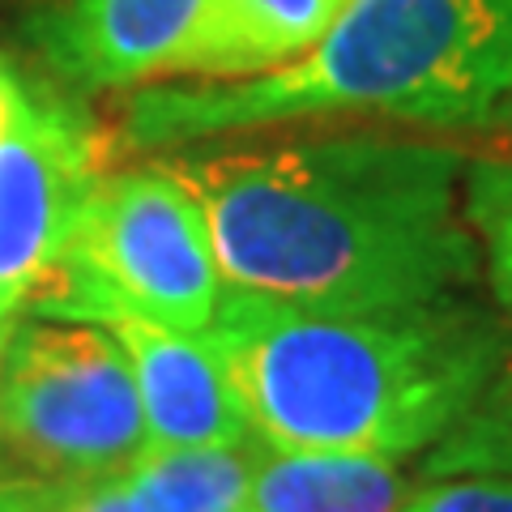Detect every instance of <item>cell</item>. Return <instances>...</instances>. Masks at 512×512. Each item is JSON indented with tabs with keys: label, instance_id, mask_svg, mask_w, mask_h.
Wrapping results in <instances>:
<instances>
[{
	"label": "cell",
	"instance_id": "1",
	"mask_svg": "<svg viewBox=\"0 0 512 512\" xmlns=\"http://www.w3.org/2000/svg\"><path fill=\"white\" fill-rule=\"evenodd\" d=\"M201 205L222 282L299 308L470 295L466 158L414 137H295L163 163Z\"/></svg>",
	"mask_w": 512,
	"mask_h": 512
},
{
	"label": "cell",
	"instance_id": "2",
	"mask_svg": "<svg viewBox=\"0 0 512 512\" xmlns=\"http://www.w3.org/2000/svg\"><path fill=\"white\" fill-rule=\"evenodd\" d=\"M252 431L278 453L406 461L483 402L512 325L474 295L406 308H299L222 286L210 329Z\"/></svg>",
	"mask_w": 512,
	"mask_h": 512
},
{
	"label": "cell",
	"instance_id": "3",
	"mask_svg": "<svg viewBox=\"0 0 512 512\" xmlns=\"http://www.w3.org/2000/svg\"><path fill=\"white\" fill-rule=\"evenodd\" d=\"M508 107L512 0H350L329 35L286 69L137 90L120 133L150 150L350 111L478 128Z\"/></svg>",
	"mask_w": 512,
	"mask_h": 512
},
{
	"label": "cell",
	"instance_id": "4",
	"mask_svg": "<svg viewBox=\"0 0 512 512\" xmlns=\"http://www.w3.org/2000/svg\"><path fill=\"white\" fill-rule=\"evenodd\" d=\"M222 269L201 205L163 163L103 171L73 239L26 308L77 325L137 316L205 333L222 299Z\"/></svg>",
	"mask_w": 512,
	"mask_h": 512
},
{
	"label": "cell",
	"instance_id": "5",
	"mask_svg": "<svg viewBox=\"0 0 512 512\" xmlns=\"http://www.w3.org/2000/svg\"><path fill=\"white\" fill-rule=\"evenodd\" d=\"M150 448L133 363L103 325H13L0 359V461L30 483L120 478ZM26 483V478H18Z\"/></svg>",
	"mask_w": 512,
	"mask_h": 512
},
{
	"label": "cell",
	"instance_id": "6",
	"mask_svg": "<svg viewBox=\"0 0 512 512\" xmlns=\"http://www.w3.org/2000/svg\"><path fill=\"white\" fill-rule=\"evenodd\" d=\"M99 180L90 128L26 90L0 133V320L18 316L56 269Z\"/></svg>",
	"mask_w": 512,
	"mask_h": 512
},
{
	"label": "cell",
	"instance_id": "7",
	"mask_svg": "<svg viewBox=\"0 0 512 512\" xmlns=\"http://www.w3.org/2000/svg\"><path fill=\"white\" fill-rule=\"evenodd\" d=\"M201 0H43L30 22L47 64L82 90L167 77Z\"/></svg>",
	"mask_w": 512,
	"mask_h": 512
},
{
	"label": "cell",
	"instance_id": "8",
	"mask_svg": "<svg viewBox=\"0 0 512 512\" xmlns=\"http://www.w3.org/2000/svg\"><path fill=\"white\" fill-rule=\"evenodd\" d=\"M116 342L133 363L150 448H218L256 436L227 372L201 333L116 316Z\"/></svg>",
	"mask_w": 512,
	"mask_h": 512
},
{
	"label": "cell",
	"instance_id": "9",
	"mask_svg": "<svg viewBox=\"0 0 512 512\" xmlns=\"http://www.w3.org/2000/svg\"><path fill=\"white\" fill-rule=\"evenodd\" d=\"M350 0H201L167 77L244 82L295 64L329 35Z\"/></svg>",
	"mask_w": 512,
	"mask_h": 512
},
{
	"label": "cell",
	"instance_id": "10",
	"mask_svg": "<svg viewBox=\"0 0 512 512\" xmlns=\"http://www.w3.org/2000/svg\"><path fill=\"white\" fill-rule=\"evenodd\" d=\"M410 483L397 461L346 453H278L265 448L248 512H402Z\"/></svg>",
	"mask_w": 512,
	"mask_h": 512
},
{
	"label": "cell",
	"instance_id": "11",
	"mask_svg": "<svg viewBox=\"0 0 512 512\" xmlns=\"http://www.w3.org/2000/svg\"><path fill=\"white\" fill-rule=\"evenodd\" d=\"M265 440L218 448H146L120 474L128 512H244Z\"/></svg>",
	"mask_w": 512,
	"mask_h": 512
},
{
	"label": "cell",
	"instance_id": "12",
	"mask_svg": "<svg viewBox=\"0 0 512 512\" xmlns=\"http://www.w3.org/2000/svg\"><path fill=\"white\" fill-rule=\"evenodd\" d=\"M512 474V355L466 419L431 448L423 478Z\"/></svg>",
	"mask_w": 512,
	"mask_h": 512
},
{
	"label": "cell",
	"instance_id": "13",
	"mask_svg": "<svg viewBox=\"0 0 512 512\" xmlns=\"http://www.w3.org/2000/svg\"><path fill=\"white\" fill-rule=\"evenodd\" d=\"M466 218L483 256L491 303L512 325V158H478L466 167Z\"/></svg>",
	"mask_w": 512,
	"mask_h": 512
},
{
	"label": "cell",
	"instance_id": "14",
	"mask_svg": "<svg viewBox=\"0 0 512 512\" xmlns=\"http://www.w3.org/2000/svg\"><path fill=\"white\" fill-rule=\"evenodd\" d=\"M0 512H128L120 478L77 483H0Z\"/></svg>",
	"mask_w": 512,
	"mask_h": 512
},
{
	"label": "cell",
	"instance_id": "15",
	"mask_svg": "<svg viewBox=\"0 0 512 512\" xmlns=\"http://www.w3.org/2000/svg\"><path fill=\"white\" fill-rule=\"evenodd\" d=\"M402 512H512V474L423 478Z\"/></svg>",
	"mask_w": 512,
	"mask_h": 512
},
{
	"label": "cell",
	"instance_id": "16",
	"mask_svg": "<svg viewBox=\"0 0 512 512\" xmlns=\"http://www.w3.org/2000/svg\"><path fill=\"white\" fill-rule=\"evenodd\" d=\"M26 99V86L13 77V69L5 60H0V133L9 128V120H13V111H18V103Z\"/></svg>",
	"mask_w": 512,
	"mask_h": 512
},
{
	"label": "cell",
	"instance_id": "17",
	"mask_svg": "<svg viewBox=\"0 0 512 512\" xmlns=\"http://www.w3.org/2000/svg\"><path fill=\"white\" fill-rule=\"evenodd\" d=\"M9 333H13V320H0V359H5V346H9ZM5 483V478H0Z\"/></svg>",
	"mask_w": 512,
	"mask_h": 512
},
{
	"label": "cell",
	"instance_id": "18",
	"mask_svg": "<svg viewBox=\"0 0 512 512\" xmlns=\"http://www.w3.org/2000/svg\"><path fill=\"white\" fill-rule=\"evenodd\" d=\"M244 512H248V508H244Z\"/></svg>",
	"mask_w": 512,
	"mask_h": 512
}]
</instances>
